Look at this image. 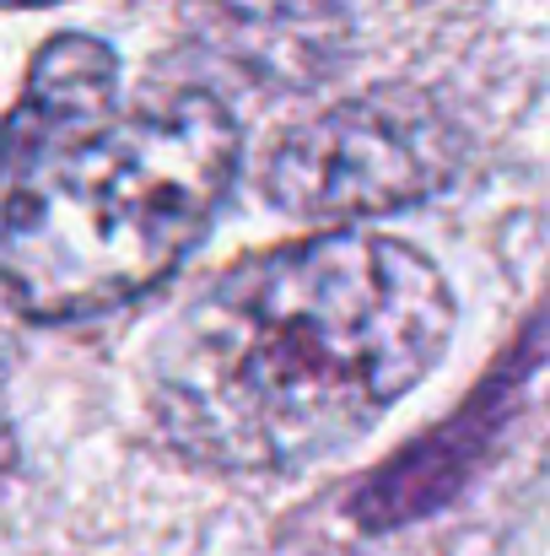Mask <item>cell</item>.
<instances>
[{
    "label": "cell",
    "mask_w": 550,
    "mask_h": 556,
    "mask_svg": "<svg viewBox=\"0 0 550 556\" xmlns=\"http://www.w3.org/2000/svg\"><path fill=\"white\" fill-rule=\"evenodd\" d=\"M114 87H119V65L103 38H87V33L49 38L27 71L22 98H16V114L5 130V157L54 147L65 136H81V130L114 119Z\"/></svg>",
    "instance_id": "4"
},
{
    "label": "cell",
    "mask_w": 550,
    "mask_h": 556,
    "mask_svg": "<svg viewBox=\"0 0 550 556\" xmlns=\"http://www.w3.org/2000/svg\"><path fill=\"white\" fill-rule=\"evenodd\" d=\"M238 152L232 114L205 92H179L5 157L0 276L11 308L76 319L157 287L200 243Z\"/></svg>",
    "instance_id": "2"
},
{
    "label": "cell",
    "mask_w": 550,
    "mask_h": 556,
    "mask_svg": "<svg viewBox=\"0 0 550 556\" xmlns=\"http://www.w3.org/2000/svg\"><path fill=\"white\" fill-rule=\"evenodd\" d=\"M5 5H49V0H5Z\"/></svg>",
    "instance_id": "5"
},
{
    "label": "cell",
    "mask_w": 550,
    "mask_h": 556,
    "mask_svg": "<svg viewBox=\"0 0 550 556\" xmlns=\"http://www.w3.org/2000/svg\"><path fill=\"white\" fill-rule=\"evenodd\" d=\"M453 336L448 281L383 232H314L210 281L152 363V405L189 459L297 470L437 368Z\"/></svg>",
    "instance_id": "1"
},
{
    "label": "cell",
    "mask_w": 550,
    "mask_h": 556,
    "mask_svg": "<svg viewBox=\"0 0 550 556\" xmlns=\"http://www.w3.org/2000/svg\"><path fill=\"white\" fill-rule=\"evenodd\" d=\"M459 157L464 141L432 98L362 92L297 125L276 147L265 189L286 216L351 222L426 200L459 174Z\"/></svg>",
    "instance_id": "3"
}]
</instances>
